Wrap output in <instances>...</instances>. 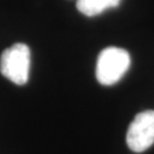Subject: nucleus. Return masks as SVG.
I'll use <instances>...</instances> for the list:
<instances>
[{
	"label": "nucleus",
	"mask_w": 154,
	"mask_h": 154,
	"mask_svg": "<svg viewBox=\"0 0 154 154\" xmlns=\"http://www.w3.org/2000/svg\"><path fill=\"white\" fill-rule=\"evenodd\" d=\"M31 66V53L25 44H15L4 50L0 57V72L18 86L28 82Z\"/></svg>",
	"instance_id": "obj_2"
},
{
	"label": "nucleus",
	"mask_w": 154,
	"mask_h": 154,
	"mask_svg": "<svg viewBox=\"0 0 154 154\" xmlns=\"http://www.w3.org/2000/svg\"><path fill=\"white\" fill-rule=\"evenodd\" d=\"M121 0H78L77 8L86 16H96L120 5Z\"/></svg>",
	"instance_id": "obj_4"
},
{
	"label": "nucleus",
	"mask_w": 154,
	"mask_h": 154,
	"mask_svg": "<svg viewBox=\"0 0 154 154\" xmlns=\"http://www.w3.org/2000/svg\"><path fill=\"white\" fill-rule=\"evenodd\" d=\"M130 55L126 49L107 47L98 55L96 64V78L103 86L116 85L130 67Z\"/></svg>",
	"instance_id": "obj_1"
},
{
	"label": "nucleus",
	"mask_w": 154,
	"mask_h": 154,
	"mask_svg": "<svg viewBox=\"0 0 154 154\" xmlns=\"http://www.w3.org/2000/svg\"><path fill=\"white\" fill-rule=\"evenodd\" d=\"M154 144V111L138 113L131 121L127 131V145L136 152L142 153Z\"/></svg>",
	"instance_id": "obj_3"
}]
</instances>
